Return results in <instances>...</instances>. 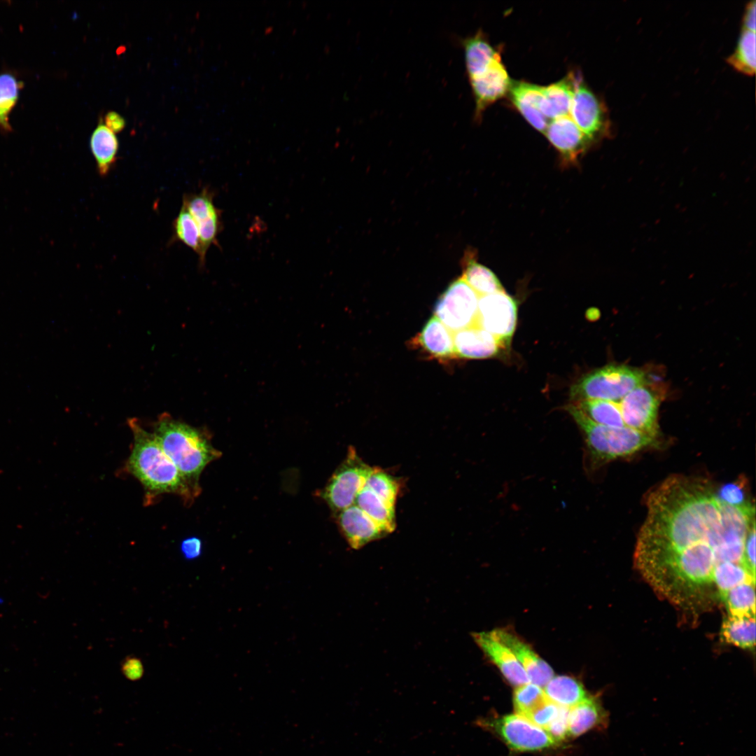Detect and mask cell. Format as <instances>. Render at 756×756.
<instances>
[{
    "label": "cell",
    "mask_w": 756,
    "mask_h": 756,
    "mask_svg": "<svg viewBox=\"0 0 756 756\" xmlns=\"http://www.w3.org/2000/svg\"><path fill=\"white\" fill-rule=\"evenodd\" d=\"M542 690L547 700L568 708L589 696L580 681L566 675L554 676Z\"/></svg>",
    "instance_id": "24"
},
{
    "label": "cell",
    "mask_w": 756,
    "mask_h": 756,
    "mask_svg": "<svg viewBox=\"0 0 756 756\" xmlns=\"http://www.w3.org/2000/svg\"><path fill=\"white\" fill-rule=\"evenodd\" d=\"M634 561L649 583L671 602L694 606L715 587L716 570L746 566V545L755 529V506L727 504L701 477L671 476L645 499Z\"/></svg>",
    "instance_id": "1"
},
{
    "label": "cell",
    "mask_w": 756,
    "mask_h": 756,
    "mask_svg": "<svg viewBox=\"0 0 756 756\" xmlns=\"http://www.w3.org/2000/svg\"><path fill=\"white\" fill-rule=\"evenodd\" d=\"M104 123L115 134L122 131L126 125L125 118L115 111H108L106 113Z\"/></svg>",
    "instance_id": "41"
},
{
    "label": "cell",
    "mask_w": 756,
    "mask_h": 756,
    "mask_svg": "<svg viewBox=\"0 0 756 756\" xmlns=\"http://www.w3.org/2000/svg\"><path fill=\"white\" fill-rule=\"evenodd\" d=\"M728 62L738 71L752 75L755 71V32L744 29Z\"/></svg>",
    "instance_id": "33"
},
{
    "label": "cell",
    "mask_w": 756,
    "mask_h": 756,
    "mask_svg": "<svg viewBox=\"0 0 756 756\" xmlns=\"http://www.w3.org/2000/svg\"><path fill=\"white\" fill-rule=\"evenodd\" d=\"M128 425L133 443L125 468L142 484L144 503L151 504L160 495L172 493L190 505L196 497L153 432L146 430L136 418L130 419Z\"/></svg>",
    "instance_id": "2"
},
{
    "label": "cell",
    "mask_w": 756,
    "mask_h": 756,
    "mask_svg": "<svg viewBox=\"0 0 756 756\" xmlns=\"http://www.w3.org/2000/svg\"><path fill=\"white\" fill-rule=\"evenodd\" d=\"M566 410L583 433L585 455L590 468L632 455L656 442L657 436L642 431L596 424L575 405H569Z\"/></svg>",
    "instance_id": "4"
},
{
    "label": "cell",
    "mask_w": 756,
    "mask_h": 756,
    "mask_svg": "<svg viewBox=\"0 0 756 756\" xmlns=\"http://www.w3.org/2000/svg\"><path fill=\"white\" fill-rule=\"evenodd\" d=\"M577 403L575 405L596 424L613 428L625 427L617 402L587 399Z\"/></svg>",
    "instance_id": "29"
},
{
    "label": "cell",
    "mask_w": 756,
    "mask_h": 756,
    "mask_svg": "<svg viewBox=\"0 0 756 756\" xmlns=\"http://www.w3.org/2000/svg\"><path fill=\"white\" fill-rule=\"evenodd\" d=\"M153 433L197 498L202 491L199 484L202 472L221 452L213 447L206 432L166 412L153 423Z\"/></svg>",
    "instance_id": "3"
},
{
    "label": "cell",
    "mask_w": 756,
    "mask_h": 756,
    "mask_svg": "<svg viewBox=\"0 0 756 756\" xmlns=\"http://www.w3.org/2000/svg\"><path fill=\"white\" fill-rule=\"evenodd\" d=\"M545 134L564 158L569 160L576 158L592 140L568 115L553 119L550 122Z\"/></svg>",
    "instance_id": "17"
},
{
    "label": "cell",
    "mask_w": 756,
    "mask_h": 756,
    "mask_svg": "<svg viewBox=\"0 0 756 756\" xmlns=\"http://www.w3.org/2000/svg\"><path fill=\"white\" fill-rule=\"evenodd\" d=\"M374 468L358 456L354 447H349L346 458L321 491V498L336 514L354 505Z\"/></svg>",
    "instance_id": "6"
},
{
    "label": "cell",
    "mask_w": 756,
    "mask_h": 756,
    "mask_svg": "<svg viewBox=\"0 0 756 756\" xmlns=\"http://www.w3.org/2000/svg\"><path fill=\"white\" fill-rule=\"evenodd\" d=\"M472 636L509 683L518 687L530 682L526 673L512 652L496 638L492 631L477 632Z\"/></svg>",
    "instance_id": "14"
},
{
    "label": "cell",
    "mask_w": 756,
    "mask_h": 756,
    "mask_svg": "<svg viewBox=\"0 0 756 756\" xmlns=\"http://www.w3.org/2000/svg\"><path fill=\"white\" fill-rule=\"evenodd\" d=\"M461 277L479 297L504 290L496 275L474 259L466 262Z\"/></svg>",
    "instance_id": "32"
},
{
    "label": "cell",
    "mask_w": 756,
    "mask_h": 756,
    "mask_svg": "<svg viewBox=\"0 0 756 756\" xmlns=\"http://www.w3.org/2000/svg\"><path fill=\"white\" fill-rule=\"evenodd\" d=\"M746 30L755 32V1L750 2L746 8L743 18Z\"/></svg>",
    "instance_id": "42"
},
{
    "label": "cell",
    "mask_w": 756,
    "mask_h": 756,
    "mask_svg": "<svg viewBox=\"0 0 756 756\" xmlns=\"http://www.w3.org/2000/svg\"><path fill=\"white\" fill-rule=\"evenodd\" d=\"M455 355L465 358H486L503 348L489 332L475 326L453 332Z\"/></svg>",
    "instance_id": "18"
},
{
    "label": "cell",
    "mask_w": 756,
    "mask_h": 756,
    "mask_svg": "<svg viewBox=\"0 0 756 756\" xmlns=\"http://www.w3.org/2000/svg\"><path fill=\"white\" fill-rule=\"evenodd\" d=\"M559 708V706L547 700L524 717L545 729L556 716Z\"/></svg>",
    "instance_id": "37"
},
{
    "label": "cell",
    "mask_w": 756,
    "mask_h": 756,
    "mask_svg": "<svg viewBox=\"0 0 756 756\" xmlns=\"http://www.w3.org/2000/svg\"><path fill=\"white\" fill-rule=\"evenodd\" d=\"M365 486L372 490L389 507L395 509L400 488L397 478L384 470L374 468L368 477Z\"/></svg>",
    "instance_id": "34"
},
{
    "label": "cell",
    "mask_w": 756,
    "mask_h": 756,
    "mask_svg": "<svg viewBox=\"0 0 756 756\" xmlns=\"http://www.w3.org/2000/svg\"><path fill=\"white\" fill-rule=\"evenodd\" d=\"M337 524L349 545L358 550L388 533L355 504L337 514Z\"/></svg>",
    "instance_id": "16"
},
{
    "label": "cell",
    "mask_w": 756,
    "mask_h": 756,
    "mask_svg": "<svg viewBox=\"0 0 756 756\" xmlns=\"http://www.w3.org/2000/svg\"><path fill=\"white\" fill-rule=\"evenodd\" d=\"M468 78L484 72L499 56L482 31L461 40Z\"/></svg>",
    "instance_id": "23"
},
{
    "label": "cell",
    "mask_w": 756,
    "mask_h": 756,
    "mask_svg": "<svg viewBox=\"0 0 756 756\" xmlns=\"http://www.w3.org/2000/svg\"><path fill=\"white\" fill-rule=\"evenodd\" d=\"M571 119L589 139L605 128V116L596 95L578 78L570 108Z\"/></svg>",
    "instance_id": "15"
},
{
    "label": "cell",
    "mask_w": 756,
    "mask_h": 756,
    "mask_svg": "<svg viewBox=\"0 0 756 756\" xmlns=\"http://www.w3.org/2000/svg\"><path fill=\"white\" fill-rule=\"evenodd\" d=\"M649 382L645 372L624 365H608L579 379L570 389L572 400H606L619 402L635 388Z\"/></svg>",
    "instance_id": "5"
},
{
    "label": "cell",
    "mask_w": 756,
    "mask_h": 756,
    "mask_svg": "<svg viewBox=\"0 0 756 756\" xmlns=\"http://www.w3.org/2000/svg\"><path fill=\"white\" fill-rule=\"evenodd\" d=\"M213 190L208 187L200 192L186 194L183 202L193 217L198 227L205 253L212 245L218 246V236L223 229L221 211L214 202Z\"/></svg>",
    "instance_id": "11"
},
{
    "label": "cell",
    "mask_w": 756,
    "mask_h": 756,
    "mask_svg": "<svg viewBox=\"0 0 756 756\" xmlns=\"http://www.w3.org/2000/svg\"><path fill=\"white\" fill-rule=\"evenodd\" d=\"M608 713L598 699L589 696L569 708L568 736L577 737L594 729L605 728Z\"/></svg>",
    "instance_id": "20"
},
{
    "label": "cell",
    "mask_w": 756,
    "mask_h": 756,
    "mask_svg": "<svg viewBox=\"0 0 756 756\" xmlns=\"http://www.w3.org/2000/svg\"><path fill=\"white\" fill-rule=\"evenodd\" d=\"M121 671L131 681L141 679L144 673L141 660L135 656H127L122 662Z\"/></svg>",
    "instance_id": "39"
},
{
    "label": "cell",
    "mask_w": 756,
    "mask_h": 756,
    "mask_svg": "<svg viewBox=\"0 0 756 756\" xmlns=\"http://www.w3.org/2000/svg\"><path fill=\"white\" fill-rule=\"evenodd\" d=\"M663 393L659 386L648 382L626 394L619 402L625 427L657 436L658 410Z\"/></svg>",
    "instance_id": "9"
},
{
    "label": "cell",
    "mask_w": 756,
    "mask_h": 756,
    "mask_svg": "<svg viewBox=\"0 0 756 756\" xmlns=\"http://www.w3.org/2000/svg\"><path fill=\"white\" fill-rule=\"evenodd\" d=\"M90 147L98 173L106 176L117 160L119 144L115 134L103 124L102 120L91 134Z\"/></svg>",
    "instance_id": "22"
},
{
    "label": "cell",
    "mask_w": 756,
    "mask_h": 756,
    "mask_svg": "<svg viewBox=\"0 0 756 756\" xmlns=\"http://www.w3.org/2000/svg\"><path fill=\"white\" fill-rule=\"evenodd\" d=\"M720 500L734 506L743 505L750 501L746 500L745 487L740 482L727 483L718 489Z\"/></svg>",
    "instance_id": "36"
},
{
    "label": "cell",
    "mask_w": 756,
    "mask_h": 756,
    "mask_svg": "<svg viewBox=\"0 0 756 756\" xmlns=\"http://www.w3.org/2000/svg\"><path fill=\"white\" fill-rule=\"evenodd\" d=\"M491 631L512 652L526 673L529 682L542 689L554 676L552 667L530 645L510 629L499 628Z\"/></svg>",
    "instance_id": "12"
},
{
    "label": "cell",
    "mask_w": 756,
    "mask_h": 756,
    "mask_svg": "<svg viewBox=\"0 0 756 756\" xmlns=\"http://www.w3.org/2000/svg\"><path fill=\"white\" fill-rule=\"evenodd\" d=\"M578 78L573 75L542 87L540 111L547 119L566 116L570 112L575 87Z\"/></svg>",
    "instance_id": "21"
},
{
    "label": "cell",
    "mask_w": 756,
    "mask_h": 756,
    "mask_svg": "<svg viewBox=\"0 0 756 756\" xmlns=\"http://www.w3.org/2000/svg\"><path fill=\"white\" fill-rule=\"evenodd\" d=\"M479 298L461 277L452 282L439 298L434 307V316L452 332L475 326Z\"/></svg>",
    "instance_id": "8"
},
{
    "label": "cell",
    "mask_w": 756,
    "mask_h": 756,
    "mask_svg": "<svg viewBox=\"0 0 756 756\" xmlns=\"http://www.w3.org/2000/svg\"><path fill=\"white\" fill-rule=\"evenodd\" d=\"M517 316V303L505 290L479 298L476 326L491 334L503 347L510 342Z\"/></svg>",
    "instance_id": "10"
},
{
    "label": "cell",
    "mask_w": 756,
    "mask_h": 756,
    "mask_svg": "<svg viewBox=\"0 0 756 756\" xmlns=\"http://www.w3.org/2000/svg\"><path fill=\"white\" fill-rule=\"evenodd\" d=\"M419 342L426 352L441 358L455 355L453 332L433 316L423 328Z\"/></svg>",
    "instance_id": "25"
},
{
    "label": "cell",
    "mask_w": 756,
    "mask_h": 756,
    "mask_svg": "<svg viewBox=\"0 0 756 756\" xmlns=\"http://www.w3.org/2000/svg\"><path fill=\"white\" fill-rule=\"evenodd\" d=\"M720 638L723 642L741 649H753L755 645V616L728 615L722 622Z\"/></svg>",
    "instance_id": "26"
},
{
    "label": "cell",
    "mask_w": 756,
    "mask_h": 756,
    "mask_svg": "<svg viewBox=\"0 0 756 756\" xmlns=\"http://www.w3.org/2000/svg\"><path fill=\"white\" fill-rule=\"evenodd\" d=\"M568 708L559 706L556 716L545 729L557 744L568 736Z\"/></svg>",
    "instance_id": "38"
},
{
    "label": "cell",
    "mask_w": 756,
    "mask_h": 756,
    "mask_svg": "<svg viewBox=\"0 0 756 756\" xmlns=\"http://www.w3.org/2000/svg\"><path fill=\"white\" fill-rule=\"evenodd\" d=\"M468 80L475 98L477 119L488 106L501 98L511 85L500 55L484 72Z\"/></svg>",
    "instance_id": "13"
},
{
    "label": "cell",
    "mask_w": 756,
    "mask_h": 756,
    "mask_svg": "<svg viewBox=\"0 0 756 756\" xmlns=\"http://www.w3.org/2000/svg\"><path fill=\"white\" fill-rule=\"evenodd\" d=\"M181 551L186 559H197L202 553V541L197 537L184 539L181 544Z\"/></svg>",
    "instance_id": "40"
},
{
    "label": "cell",
    "mask_w": 756,
    "mask_h": 756,
    "mask_svg": "<svg viewBox=\"0 0 756 756\" xmlns=\"http://www.w3.org/2000/svg\"><path fill=\"white\" fill-rule=\"evenodd\" d=\"M475 723L493 732L516 751H538L557 745L545 729L517 713L495 718H478Z\"/></svg>",
    "instance_id": "7"
},
{
    "label": "cell",
    "mask_w": 756,
    "mask_h": 756,
    "mask_svg": "<svg viewBox=\"0 0 756 756\" xmlns=\"http://www.w3.org/2000/svg\"><path fill=\"white\" fill-rule=\"evenodd\" d=\"M755 582H744L728 590L721 596L720 599L726 606L728 615L755 616Z\"/></svg>",
    "instance_id": "31"
},
{
    "label": "cell",
    "mask_w": 756,
    "mask_h": 756,
    "mask_svg": "<svg viewBox=\"0 0 756 756\" xmlns=\"http://www.w3.org/2000/svg\"><path fill=\"white\" fill-rule=\"evenodd\" d=\"M172 242L179 241L197 253L200 265H204L206 253L204 251L197 225L187 207L182 204L172 223Z\"/></svg>",
    "instance_id": "27"
},
{
    "label": "cell",
    "mask_w": 756,
    "mask_h": 756,
    "mask_svg": "<svg viewBox=\"0 0 756 756\" xmlns=\"http://www.w3.org/2000/svg\"><path fill=\"white\" fill-rule=\"evenodd\" d=\"M355 505L360 508L385 532L390 533L396 528L395 509L389 507L372 490L364 486L358 493Z\"/></svg>",
    "instance_id": "28"
},
{
    "label": "cell",
    "mask_w": 756,
    "mask_h": 756,
    "mask_svg": "<svg viewBox=\"0 0 756 756\" xmlns=\"http://www.w3.org/2000/svg\"><path fill=\"white\" fill-rule=\"evenodd\" d=\"M23 85L16 74L10 71L0 72V130L4 132L12 130L10 114L19 100Z\"/></svg>",
    "instance_id": "30"
},
{
    "label": "cell",
    "mask_w": 756,
    "mask_h": 756,
    "mask_svg": "<svg viewBox=\"0 0 756 756\" xmlns=\"http://www.w3.org/2000/svg\"><path fill=\"white\" fill-rule=\"evenodd\" d=\"M543 690L531 682L516 687L513 694V703L517 714L526 715L546 701Z\"/></svg>",
    "instance_id": "35"
},
{
    "label": "cell",
    "mask_w": 756,
    "mask_h": 756,
    "mask_svg": "<svg viewBox=\"0 0 756 756\" xmlns=\"http://www.w3.org/2000/svg\"><path fill=\"white\" fill-rule=\"evenodd\" d=\"M510 98L524 118L535 129L545 134L550 123L540 111L542 87L526 83H511Z\"/></svg>",
    "instance_id": "19"
}]
</instances>
